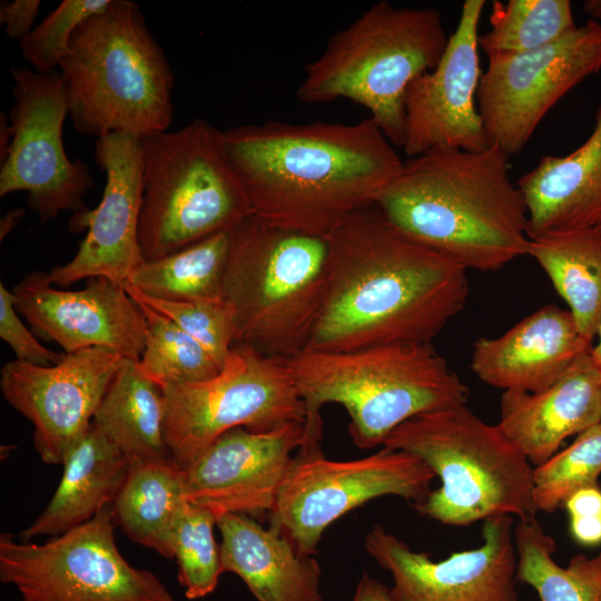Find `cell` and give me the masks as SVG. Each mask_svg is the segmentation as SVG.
<instances>
[{
	"mask_svg": "<svg viewBox=\"0 0 601 601\" xmlns=\"http://www.w3.org/2000/svg\"><path fill=\"white\" fill-rule=\"evenodd\" d=\"M327 240L326 295L305 351L431 343L466 303L467 269L406 236L375 204Z\"/></svg>",
	"mask_w": 601,
	"mask_h": 601,
	"instance_id": "cell-1",
	"label": "cell"
},
{
	"mask_svg": "<svg viewBox=\"0 0 601 601\" xmlns=\"http://www.w3.org/2000/svg\"><path fill=\"white\" fill-rule=\"evenodd\" d=\"M223 135L252 214L321 237L374 205L404 164L371 118L356 124L268 120Z\"/></svg>",
	"mask_w": 601,
	"mask_h": 601,
	"instance_id": "cell-2",
	"label": "cell"
},
{
	"mask_svg": "<svg viewBox=\"0 0 601 601\" xmlns=\"http://www.w3.org/2000/svg\"><path fill=\"white\" fill-rule=\"evenodd\" d=\"M509 156L437 148L404 161L375 205L412 239L466 269H501L528 255V209Z\"/></svg>",
	"mask_w": 601,
	"mask_h": 601,
	"instance_id": "cell-3",
	"label": "cell"
},
{
	"mask_svg": "<svg viewBox=\"0 0 601 601\" xmlns=\"http://www.w3.org/2000/svg\"><path fill=\"white\" fill-rule=\"evenodd\" d=\"M59 69L78 132L145 138L168 130L174 72L138 3L111 0L82 21Z\"/></svg>",
	"mask_w": 601,
	"mask_h": 601,
	"instance_id": "cell-4",
	"label": "cell"
},
{
	"mask_svg": "<svg viewBox=\"0 0 601 601\" xmlns=\"http://www.w3.org/2000/svg\"><path fill=\"white\" fill-rule=\"evenodd\" d=\"M305 403V422H321L327 403L342 405L361 449L420 414L465 404L467 386L431 343H392L351 351H304L285 359Z\"/></svg>",
	"mask_w": 601,
	"mask_h": 601,
	"instance_id": "cell-5",
	"label": "cell"
},
{
	"mask_svg": "<svg viewBox=\"0 0 601 601\" xmlns=\"http://www.w3.org/2000/svg\"><path fill=\"white\" fill-rule=\"evenodd\" d=\"M447 42L439 10L377 1L335 32L304 67L296 97L305 104L352 100L368 110L395 147L403 148L406 91L436 67Z\"/></svg>",
	"mask_w": 601,
	"mask_h": 601,
	"instance_id": "cell-6",
	"label": "cell"
},
{
	"mask_svg": "<svg viewBox=\"0 0 601 601\" xmlns=\"http://www.w3.org/2000/svg\"><path fill=\"white\" fill-rule=\"evenodd\" d=\"M229 235L223 302L233 316L235 344L280 359L304 352L326 295L327 237L253 214Z\"/></svg>",
	"mask_w": 601,
	"mask_h": 601,
	"instance_id": "cell-7",
	"label": "cell"
},
{
	"mask_svg": "<svg viewBox=\"0 0 601 601\" xmlns=\"http://www.w3.org/2000/svg\"><path fill=\"white\" fill-rule=\"evenodd\" d=\"M425 462L441 485L413 506L445 525L465 526L499 515L535 518L533 465L496 425L465 404L420 414L382 444Z\"/></svg>",
	"mask_w": 601,
	"mask_h": 601,
	"instance_id": "cell-8",
	"label": "cell"
},
{
	"mask_svg": "<svg viewBox=\"0 0 601 601\" xmlns=\"http://www.w3.org/2000/svg\"><path fill=\"white\" fill-rule=\"evenodd\" d=\"M142 148L138 239L144 260L229 233L252 215L223 130L205 119L145 137Z\"/></svg>",
	"mask_w": 601,
	"mask_h": 601,
	"instance_id": "cell-9",
	"label": "cell"
},
{
	"mask_svg": "<svg viewBox=\"0 0 601 601\" xmlns=\"http://www.w3.org/2000/svg\"><path fill=\"white\" fill-rule=\"evenodd\" d=\"M161 391L165 442L183 471L229 430L269 432L304 423L306 416L285 359L240 344L233 346L214 377L167 385Z\"/></svg>",
	"mask_w": 601,
	"mask_h": 601,
	"instance_id": "cell-10",
	"label": "cell"
},
{
	"mask_svg": "<svg viewBox=\"0 0 601 601\" xmlns=\"http://www.w3.org/2000/svg\"><path fill=\"white\" fill-rule=\"evenodd\" d=\"M112 504L38 544L0 534V580L22 601H175L160 579L131 565L115 541Z\"/></svg>",
	"mask_w": 601,
	"mask_h": 601,
	"instance_id": "cell-11",
	"label": "cell"
},
{
	"mask_svg": "<svg viewBox=\"0 0 601 601\" xmlns=\"http://www.w3.org/2000/svg\"><path fill=\"white\" fill-rule=\"evenodd\" d=\"M435 477L425 462L401 450L383 446L363 459L333 461L321 445H302L269 513V526L300 555L313 556L323 532L349 511L386 495L414 505L425 499Z\"/></svg>",
	"mask_w": 601,
	"mask_h": 601,
	"instance_id": "cell-12",
	"label": "cell"
},
{
	"mask_svg": "<svg viewBox=\"0 0 601 601\" xmlns=\"http://www.w3.org/2000/svg\"><path fill=\"white\" fill-rule=\"evenodd\" d=\"M13 105L9 112L12 142L0 168V197L27 193V204L46 223L63 210L88 208L93 186L88 166L68 158L62 129L68 104L61 75L18 66L11 69Z\"/></svg>",
	"mask_w": 601,
	"mask_h": 601,
	"instance_id": "cell-13",
	"label": "cell"
},
{
	"mask_svg": "<svg viewBox=\"0 0 601 601\" xmlns=\"http://www.w3.org/2000/svg\"><path fill=\"white\" fill-rule=\"evenodd\" d=\"M477 88L489 145L520 152L549 110L601 69V23L590 20L544 47L492 53Z\"/></svg>",
	"mask_w": 601,
	"mask_h": 601,
	"instance_id": "cell-14",
	"label": "cell"
},
{
	"mask_svg": "<svg viewBox=\"0 0 601 601\" xmlns=\"http://www.w3.org/2000/svg\"><path fill=\"white\" fill-rule=\"evenodd\" d=\"M125 358L92 347L42 366L18 359L0 372L3 398L33 426V445L47 464L62 465L93 416Z\"/></svg>",
	"mask_w": 601,
	"mask_h": 601,
	"instance_id": "cell-15",
	"label": "cell"
},
{
	"mask_svg": "<svg viewBox=\"0 0 601 601\" xmlns=\"http://www.w3.org/2000/svg\"><path fill=\"white\" fill-rule=\"evenodd\" d=\"M514 519L499 515L482 525V544L441 561L417 552L374 525L365 539L368 554L393 578L397 601H518Z\"/></svg>",
	"mask_w": 601,
	"mask_h": 601,
	"instance_id": "cell-16",
	"label": "cell"
},
{
	"mask_svg": "<svg viewBox=\"0 0 601 601\" xmlns=\"http://www.w3.org/2000/svg\"><path fill=\"white\" fill-rule=\"evenodd\" d=\"M95 159L105 173L106 184L93 210L75 214L73 228H87L76 255L55 266L48 278L67 287L80 279L106 277L124 285L144 262L138 239L144 196L142 138L111 134L96 139Z\"/></svg>",
	"mask_w": 601,
	"mask_h": 601,
	"instance_id": "cell-17",
	"label": "cell"
},
{
	"mask_svg": "<svg viewBox=\"0 0 601 601\" xmlns=\"http://www.w3.org/2000/svg\"><path fill=\"white\" fill-rule=\"evenodd\" d=\"M484 6V0L463 2L440 62L406 91L403 150L410 158L437 148L477 151L490 146L475 105L482 76L479 26Z\"/></svg>",
	"mask_w": 601,
	"mask_h": 601,
	"instance_id": "cell-18",
	"label": "cell"
},
{
	"mask_svg": "<svg viewBox=\"0 0 601 601\" xmlns=\"http://www.w3.org/2000/svg\"><path fill=\"white\" fill-rule=\"evenodd\" d=\"M12 293L17 312L65 353L104 347L139 362L146 319L124 285L92 277L81 289L62 290L51 284L48 273L32 272L22 277Z\"/></svg>",
	"mask_w": 601,
	"mask_h": 601,
	"instance_id": "cell-19",
	"label": "cell"
},
{
	"mask_svg": "<svg viewBox=\"0 0 601 601\" xmlns=\"http://www.w3.org/2000/svg\"><path fill=\"white\" fill-rule=\"evenodd\" d=\"M303 441L304 423L262 433L227 431L185 470L187 501L216 519L227 513L254 519L269 514Z\"/></svg>",
	"mask_w": 601,
	"mask_h": 601,
	"instance_id": "cell-20",
	"label": "cell"
},
{
	"mask_svg": "<svg viewBox=\"0 0 601 601\" xmlns=\"http://www.w3.org/2000/svg\"><path fill=\"white\" fill-rule=\"evenodd\" d=\"M591 348L569 309L546 305L497 337L479 338L471 368L479 380L503 391L538 392Z\"/></svg>",
	"mask_w": 601,
	"mask_h": 601,
	"instance_id": "cell-21",
	"label": "cell"
},
{
	"mask_svg": "<svg viewBox=\"0 0 601 601\" xmlns=\"http://www.w3.org/2000/svg\"><path fill=\"white\" fill-rule=\"evenodd\" d=\"M591 349L541 391L502 393L497 426L534 466L559 452L565 439L601 422V367Z\"/></svg>",
	"mask_w": 601,
	"mask_h": 601,
	"instance_id": "cell-22",
	"label": "cell"
},
{
	"mask_svg": "<svg viewBox=\"0 0 601 601\" xmlns=\"http://www.w3.org/2000/svg\"><path fill=\"white\" fill-rule=\"evenodd\" d=\"M588 139L565 156H544L518 187L528 209L529 238L601 225V101Z\"/></svg>",
	"mask_w": 601,
	"mask_h": 601,
	"instance_id": "cell-23",
	"label": "cell"
},
{
	"mask_svg": "<svg viewBox=\"0 0 601 601\" xmlns=\"http://www.w3.org/2000/svg\"><path fill=\"white\" fill-rule=\"evenodd\" d=\"M223 572L238 575L257 601H323L321 566L256 519L227 513L217 519Z\"/></svg>",
	"mask_w": 601,
	"mask_h": 601,
	"instance_id": "cell-24",
	"label": "cell"
},
{
	"mask_svg": "<svg viewBox=\"0 0 601 601\" xmlns=\"http://www.w3.org/2000/svg\"><path fill=\"white\" fill-rule=\"evenodd\" d=\"M60 483L43 512L23 531L20 540L59 536L90 521L115 502L129 471V461L91 423L62 463Z\"/></svg>",
	"mask_w": 601,
	"mask_h": 601,
	"instance_id": "cell-25",
	"label": "cell"
},
{
	"mask_svg": "<svg viewBox=\"0 0 601 601\" xmlns=\"http://www.w3.org/2000/svg\"><path fill=\"white\" fill-rule=\"evenodd\" d=\"M162 391L126 359L112 378L93 424L130 463L173 460L164 435Z\"/></svg>",
	"mask_w": 601,
	"mask_h": 601,
	"instance_id": "cell-26",
	"label": "cell"
},
{
	"mask_svg": "<svg viewBox=\"0 0 601 601\" xmlns=\"http://www.w3.org/2000/svg\"><path fill=\"white\" fill-rule=\"evenodd\" d=\"M187 504L185 471L173 460L145 461L129 464L112 511L130 540L173 558L174 530Z\"/></svg>",
	"mask_w": 601,
	"mask_h": 601,
	"instance_id": "cell-27",
	"label": "cell"
},
{
	"mask_svg": "<svg viewBox=\"0 0 601 601\" xmlns=\"http://www.w3.org/2000/svg\"><path fill=\"white\" fill-rule=\"evenodd\" d=\"M528 255L566 303L579 333L592 343L601 323V229L541 234L530 238Z\"/></svg>",
	"mask_w": 601,
	"mask_h": 601,
	"instance_id": "cell-28",
	"label": "cell"
},
{
	"mask_svg": "<svg viewBox=\"0 0 601 601\" xmlns=\"http://www.w3.org/2000/svg\"><path fill=\"white\" fill-rule=\"evenodd\" d=\"M229 233L210 236L157 259L144 260L130 273L125 285L164 300L223 302Z\"/></svg>",
	"mask_w": 601,
	"mask_h": 601,
	"instance_id": "cell-29",
	"label": "cell"
},
{
	"mask_svg": "<svg viewBox=\"0 0 601 601\" xmlns=\"http://www.w3.org/2000/svg\"><path fill=\"white\" fill-rule=\"evenodd\" d=\"M516 579L530 585L540 601H601V552L577 554L565 566L553 555L555 541L536 518L514 524Z\"/></svg>",
	"mask_w": 601,
	"mask_h": 601,
	"instance_id": "cell-30",
	"label": "cell"
},
{
	"mask_svg": "<svg viewBox=\"0 0 601 601\" xmlns=\"http://www.w3.org/2000/svg\"><path fill=\"white\" fill-rule=\"evenodd\" d=\"M490 23V30L479 37L486 56L531 51L577 28L569 0H495Z\"/></svg>",
	"mask_w": 601,
	"mask_h": 601,
	"instance_id": "cell-31",
	"label": "cell"
},
{
	"mask_svg": "<svg viewBox=\"0 0 601 601\" xmlns=\"http://www.w3.org/2000/svg\"><path fill=\"white\" fill-rule=\"evenodd\" d=\"M145 319V347L139 370L157 386L209 380L221 370L209 353L171 319L139 303Z\"/></svg>",
	"mask_w": 601,
	"mask_h": 601,
	"instance_id": "cell-32",
	"label": "cell"
},
{
	"mask_svg": "<svg viewBox=\"0 0 601 601\" xmlns=\"http://www.w3.org/2000/svg\"><path fill=\"white\" fill-rule=\"evenodd\" d=\"M601 474V423L539 466H534L532 501L535 512L553 513L574 492L598 484Z\"/></svg>",
	"mask_w": 601,
	"mask_h": 601,
	"instance_id": "cell-33",
	"label": "cell"
},
{
	"mask_svg": "<svg viewBox=\"0 0 601 601\" xmlns=\"http://www.w3.org/2000/svg\"><path fill=\"white\" fill-rule=\"evenodd\" d=\"M215 525L217 519L210 511L189 502L176 522L173 558L178 565L179 583L189 600L210 594L223 573Z\"/></svg>",
	"mask_w": 601,
	"mask_h": 601,
	"instance_id": "cell-34",
	"label": "cell"
},
{
	"mask_svg": "<svg viewBox=\"0 0 601 601\" xmlns=\"http://www.w3.org/2000/svg\"><path fill=\"white\" fill-rule=\"evenodd\" d=\"M136 302L146 304L171 319L197 341L221 368L235 344L233 316L224 302H173L149 297L125 285Z\"/></svg>",
	"mask_w": 601,
	"mask_h": 601,
	"instance_id": "cell-35",
	"label": "cell"
},
{
	"mask_svg": "<svg viewBox=\"0 0 601 601\" xmlns=\"http://www.w3.org/2000/svg\"><path fill=\"white\" fill-rule=\"evenodd\" d=\"M111 0H63L20 40L21 56L31 69L52 72L60 67L78 26Z\"/></svg>",
	"mask_w": 601,
	"mask_h": 601,
	"instance_id": "cell-36",
	"label": "cell"
},
{
	"mask_svg": "<svg viewBox=\"0 0 601 601\" xmlns=\"http://www.w3.org/2000/svg\"><path fill=\"white\" fill-rule=\"evenodd\" d=\"M14 306V296L4 284L0 283V337L16 355V359L36 365H53L62 354L40 344L24 326Z\"/></svg>",
	"mask_w": 601,
	"mask_h": 601,
	"instance_id": "cell-37",
	"label": "cell"
},
{
	"mask_svg": "<svg viewBox=\"0 0 601 601\" xmlns=\"http://www.w3.org/2000/svg\"><path fill=\"white\" fill-rule=\"evenodd\" d=\"M572 538L581 545L601 544V489L592 485L570 495L564 502Z\"/></svg>",
	"mask_w": 601,
	"mask_h": 601,
	"instance_id": "cell-38",
	"label": "cell"
},
{
	"mask_svg": "<svg viewBox=\"0 0 601 601\" xmlns=\"http://www.w3.org/2000/svg\"><path fill=\"white\" fill-rule=\"evenodd\" d=\"M41 7L40 0H13L0 2V23L6 35L19 41L31 32V27Z\"/></svg>",
	"mask_w": 601,
	"mask_h": 601,
	"instance_id": "cell-39",
	"label": "cell"
},
{
	"mask_svg": "<svg viewBox=\"0 0 601 601\" xmlns=\"http://www.w3.org/2000/svg\"><path fill=\"white\" fill-rule=\"evenodd\" d=\"M353 601H397L387 588L366 573L361 578Z\"/></svg>",
	"mask_w": 601,
	"mask_h": 601,
	"instance_id": "cell-40",
	"label": "cell"
},
{
	"mask_svg": "<svg viewBox=\"0 0 601 601\" xmlns=\"http://www.w3.org/2000/svg\"><path fill=\"white\" fill-rule=\"evenodd\" d=\"M26 211L23 208L9 210L0 220V240L2 242L8 234L22 220Z\"/></svg>",
	"mask_w": 601,
	"mask_h": 601,
	"instance_id": "cell-41",
	"label": "cell"
},
{
	"mask_svg": "<svg viewBox=\"0 0 601 601\" xmlns=\"http://www.w3.org/2000/svg\"><path fill=\"white\" fill-rule=\"evenodd\" d=\"M12 142V131L9 121V117L4 112L0 114V160L1 162L6 159L10 146Z\"/></svg>",
	"mask_w": 601,
	"mask_h": 601,
	"instance_id": "cell-42",
	"label": "cell"
},
{
	"mask_svg": "<svg viewBox=\"0 0 601 601\" xmlns=\"http://www.w3.org/2000/svg\"><path fill=\"white\" fill-rule=\"evenodd\" d=\"M584 10L591 17L601 20V0H588L584 2Z\"/></svg>",
	"mask_w": 601,
	"mask_h": 601,
	"instance_id": "cell-43",
	"label": "cell"
},
{
	"mask_svg": "<svg viewBox=\"0 0 601 601\" xmlns=\"http://www.w3.org/2000/svg\"><path fill=\"white\" fill-rule=\"evenodd\" d=\"M598 342L595 345H592L591 354L595 363L601 367V323L597 331Z\"/></svg>",
	"mask_w": 601,
	"mask_h": 601,
	"instance_id": "cell-44",
	"label": "cell"
},
{
	"mask_svg": "<svg viewBox=\"0 0 601 601\" xmlns=\"http://www.w3.org/2000/svg\"><path fill=\"white\" fill-rule=\"evenodd\" d=\"M599 228L601 229V225L599 226Z\"/></svg>",
	"mask_w": 601,
	"mask_h": 601,
	"instance_id": "cell-45",
	"label": "cell"
},
{
	"mask_svg": "<svg viewBox=\"0 0 601 601\" xmlns=\"http://www.w3.org/2000/svg\"><path fill=\"white\" fill-rule=\"evenodd\" d=\"M601 423V422H600Z\"/></svg>",
	"mask_w": 601,
	"mask_h": 601,
	"instance_id": "cell-46",
	"label": "cell"
}]
</instances>
